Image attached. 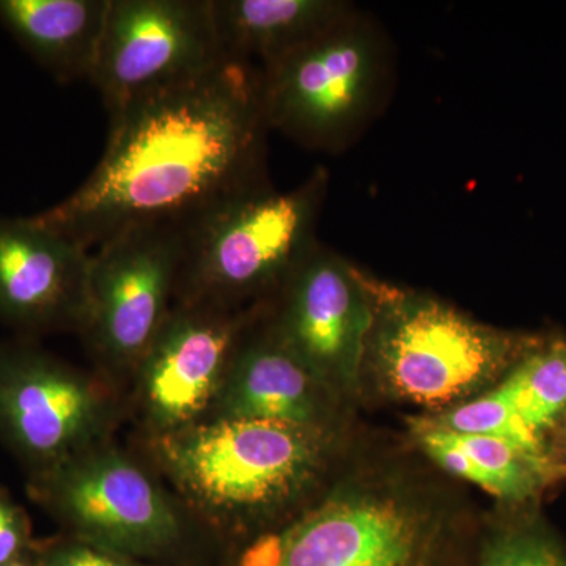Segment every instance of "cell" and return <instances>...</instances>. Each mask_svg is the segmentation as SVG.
Masks as SVG:
<instances>
[{
    "mask_svg": "<svg viewBox=\"0 0 566 566\" xmlns=\"http://www.w3.org/2000/svg\"><path fill=\"white\" fill-rule=\"evenodd\" d=\"M329 436L266 420L208 419L153 438L151 452L199 515L223 527L262 532L318 483Z\"/></svg>",
    "mask_w": 566,
    "mask_h": 566,
    "instance_id": "7a4b0ae2",
    "label": "cell"
},
{
    "mask_svg": "<svg viewBox=\"0 0 566 566\" xmlns=\"http://www.w3.org/2000/svg\"><path fill=\"white\" fill-rule=\"evenodd\" d=\"M44 495L74 538L132 560L158 556L181 538L172 497L111 442L46 471Z\"/></svg>",
    "mask_w": 566,
    "mask_h": 566,
    "instance_id": "9c48e42d",
    "label": "cell"
},
{
    "mask_svg": "<svg viewBox=\"0 0 566 566\" xmlns=\"http://www.w3.org/2000/svg\"><path fill=\"white\" fill-rule=\"evenodd\" d=\"M329 175L318 167L290 191L256 186L182 227L175 303L243 308L266 303L318 243Z\"/></svg>",
    "mask_w": 566,
    "mask_h": 566,
    "instance_id": "3957f363",
    "label": "cell"
},
{
    "mask_svg": "<svg viewBox=\"0 0 566 566\" xmlns=\"http://www.w3.org/2000/svg\"><path fill=\"white\" fill-rule=\"evenodd\" d=\"M223 57L211 0H111L91 82L115 115Z\"/></svg>",
    "mask_w": 566,
    "mask_h": 566,
    "instance_id": "30bf717a",
    "label": "cell"
},
{
    "mask_svg": "<svg viewBox=\"0 0 566 566\" xmlns=\"http://www.w3.org/2000/svg\"><path fill=\"white\" fill-rule=\"evenodd\" d=\"M374 326L365 349L387 392L406 403L444 408L486 392L543 335L510 333L476 322L428 294L370 277Z\"/></svg>",
    "mask_w": 566,
    "mask_h": 566,
    "instance_id": "5b68a950",
    "label": "cell"
},
{
    "mask_svg": "<svg viewBox=\"0 0 566 566\" xmlns=\"http://www.w3.org/2000/svg\"><path fill=\"white\" fill-rule=\"evenodd\" d=\"M182 230L133 227L92 253L87 312L80 334L112 385L132 379L177 294Z\"/></svg>",
    "mask_w": 566,
    "mask_h": 566,
    "instance_id": "52a82bcc",
    "label": "cell"
},
{
    "mask_svg": "<svg viewBox=\"0 0 566 566\" xmlns=\"http://www.w3.org/2000/svg\"><path fill=\"white\" fill-rule=\"evenodd\" d=\"M118 415L103 375L33 352L0 357V431L46 471L109 442Z\"/></svg>",
    "mask_w": 566,
    "mask_h": 566,
    "instance_id": "8fae6325",
    "label": "cell"
},
{
    "mask_svg": "<svg viewBox=\"0 0 566 566\" xmlns=\"http://www.w3.org/2000/svg\"><path fill=\"white\" fill-rule=\"evenodd\" d=\"M415 436L439 468L513 509L535 506L549 488L566 480V465L549 452L510 439L457 433L430 419L416 420Z\"/></svg>",
    "mask_w": 566,
    "mask_h": 566,
    "instance_id": "9a60e30c",
    "label": "cell"
},
{
    "mask_svg": "<svg viewBox=\"0 0 566 566\" xmlns=\"http://www.w3.org/2000/svg\"><path fill=\"white\" fill-rule=\"evenodd\" d=\"M472 549L468 566H566V539L536 513L515 509Z\"/></svg>",
    "mask_w": 566,
    "mask_h": 566,
    "instance_id": "d6986e66",
    "label": "cell"
},
{
    "mask_svg": "<svg viewBox=\"0 0 566 566\" xmlns=\"http://www.w3.org/2000/svg\"><path fill=\"white\" fill-rule=\"evenodd\" d=\"M40 566H142L118 556V554L104 551L102 547L88 545L74 538L73 542L52 546L39 558Z\"/></svg>",
    "mask_w": 566,
    "mask_h": 566,
    "instance_id": "44dd1931",
    "label": "cell"
},
{
    "mask_svg": "<svg viewBox=\"0 0 566 566\" xmlns=\"http://www.w3.org/2000/svg\"><path fill=\"white\" fill-rule=\"evenodd\" d=\"M547 449L558 463L566 465V412L551 431L549 438H547Z\"/></svg>",
    "mask_w": 566,
    "mask_h": 566,
    "instance_id": "603a6c76",
    "label": "cell"
},
{
    "mask_svg": "<svg viewBox=\"0 0 566 566\" xmlns=\"http://www.w3.org/2000/svg\"><path fill=\"white\" fill-rule=\"evenodd\" d=\"M92 253L39 219L0 218V316L80 333Z\"/></svg>",
    "mask_w": 566,
    "mask_h": 566,
    "instance_id": "4fadbf2b",
    "label": "cell"
},
{
    "mask_svg": "<svg viewBox=\"0 0 566 566\" xmlns=\"http://www.w3.org/2000/svg\"><path fill=\"white\" fill-rule=\"evenodd\" d=\"M331 394L264 323L245 326L210 419L266 420L331 433Z\"/></svg>",
    "mask_w": 566,
    "mask_h": 566,
    "instance_id": "5bb4252c",
    "label": "cell"
},
{
    "mask_svg": "<svg viewBox=\"0 0 566 566\" xmlns=\"http://www.w3.org/2000/svg\"><path fill=\"white\" fill-rule=\"evenodd\" d=\"M431 422L464 434L495 436L535 450L549 452L546 444L528 433L517 415L515 394L506 375L486 392L455 406L450 411L430 417ZM551 453V452H549Z\"/></svg>",
    "mask_w": 566,
    "mask_h": 566,
    "instance_id": "ffe728a7",
    "label": "cell"
},
{
    "mask_svg": "<svg viewBox=\"0 0 566 566\" xmlns=\"http://www.w3.org/2000/svg\"><path fill=\"white\" fill-rule=\"evenodd\" d=\"M29 526L20 506L0 493V566L25 556Z\"/></svg>",
    "mask_w": 566,
    "mask_h": 566,
    "instance_id": "7402d4cb",
    "label": "cell"
},
{
    "mask_svg": "<svg viewBox=\"0 0 566 566\" xmlns=\"http://www.w3.org/2000/svg\"><path fill=\"white\" fill-rule=\"evenodd\" d=\"M472 549L401 488L346 482L251 536L229 566H468Z\"/></svg>",
    "mask_w": 566,
    "mask_h": 566,
    "instance_id": "277c9868",
    "label": "cell"
},
{
    "mask_svg": "<svg viewBox=\"0 0 566 566\" xmlns=\"http://www.w3.org/2000/svg\"><path fill=\"white\" fill-rule=\"evenodd\" d=\"M255 308L174 304L132 378L134 401L151 439L210 419Z\"/></svg>",
    "mask_w": 566,
    "mask_h": 566,
    "instance_id": "7c38bea8",
    "label": "cell"
},
{
    "mask_svg": "<svg viewBox=\"0 0 566 566\" xmlns=\"http://www.w3.org/2000/svg\"><path fill=\"white\" fill-rule=\"evenodd\" d=\"M268 132L260 66L223 57L111 115L102 161L36 219L87 251L133 227L182 229L223 200L266 185Z\"/></svg>",
    "mask_w": 566,
    "mask_h": 566,
    "instance_id": "6da1fadb",
    "label": "cell"
},
{
    "mask_svg": "<svg viewBox=\"0 0 566 566\" xmlns=\"http://www.w3.org/2000/svg\"><path fill=\"white\" fill-rule=\"evenodd\" d=\"M211 9L223 54L259 66L297 50L356 11L344 0H211Z\"/></svg>",
    "mask_w": 566,
    "mask_h": 566,
    "instance_id": "2e32d148",
    "label": "cell"
},
{
    "mask_svg": "<svg viewBox=\"0 0 566 566\" xmlns=\"http://www.w3.org/2000/svg\"><path fill=\"white\" fill-rule=\"evenodd\" d=\"M262 314L275 338L331 394L359 382L375 316L370 275L316 243L262 304Z\"/></svg>",
    "mask_w": 566,
    "mask_h": 566,
    "instance_id": "ba28073f",
    "label": "cell"
},
{
    "mask_svg": "<svg viewBox=\"0 0 566 566\" xmlns=\"http://www.w3.org/2000/svg\"><path fill=\"white\" fill-rule=\"evenodd\" d=\"M506 378L521 422L547 446L551 431L566 412V337H542Z\"/></svg>",
    "mask_w": 566,
    "mask_h": 566,
    "instance_id": "ac0fdd59",
    "label": "cell"
},
{
    "mask_svg": "<svg viewBox=\"0 0 566 566\" xmlns=\"http://www.w3.org/2000/svg\"><path fill=\"white\" fill-rule=\"evenodd\" d=\"M270 129L315 150H340L378 112L389 48L359 11L277 61L260 66Z\"/></svg>",
    "mask_w": 566,
    "mask_h": 566,
    "instance_id": "8992f818",
    "label": "cell"
},
{
    "mask_svg": "<svg viewBox=\"0 0 566 566\" xmlns=\"http://www.w3.org/2000/svg\"><path fill=\"white\" fill-rule=\"evenodd\" d=\"M111 0H0V21L61 81H91Z\"/></svg>",
    "mask_w": 566,
    "mask_h": 566,
    "instance_id": "e0dca14e",
    "label": "cell"
},
{
    "mask_svg": "<svg viewBox=\"0 0 566 566\" xmlns=\"http://www.w3.org/2000/svg\"><path fill=\"white\" fill-rule=\"evenodd\" d=\"M2 566H40L39 560L33 562L29 560L28 557L18 558V560L11 562V564L2 565Z\"/></svg>",
    "mask_w": 566,
    "mask_h": 566,
    "instance_id": "cb8c5ba5",
    "label": "cell"
}]
</instances>
